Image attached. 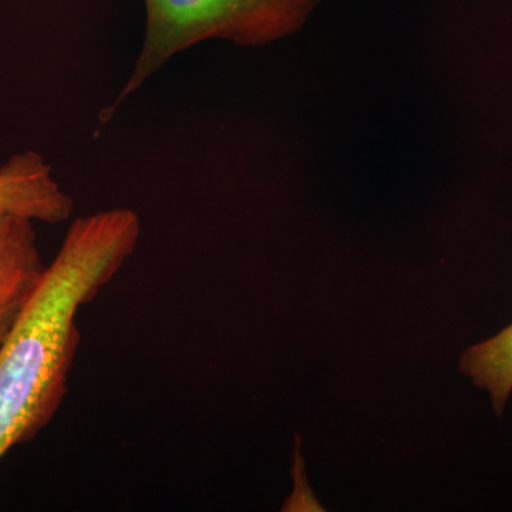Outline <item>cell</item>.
I'll return each mask as SVG.
<instances>
[{
	"label": "cell",
	"instance_id": "1",
	"mask_svg": "<svg viewBox=\"0 0 512 512\" xmlns=\"http://www.w3.org/2000/svg\"><path fill=\"white\" fill-rule=\"evenodd\" d=\"M141 221L128 208L77 218L0 348V460L35 440L62 406L80 330L93 302L137 249Z\"/></svg>",
	"mask_w": 512,
	"mask_h": 512
},
{
	"label": "cell",
	"instance_id": "2",
	"mask_svg": "<svg viewBox=\"0 0 512 512\" xmlns=\"http://www.w3.org/2000/svg\"><path fill=\"white\" fill-rule=\"evenodd\" d=\"M320 0H144L146 35L136 66L119 97L100 117L106 123L117 107L153 74L191 47L221 39L238 46L269 45L301 28Z\"/></svg>",
	"mask_w": 512,
	"mask_h": 512
},
{
	"label": "cell",
	"instance_id": "3",
	"mask_svg": "<svg viewBox=\"0 0 512 512\" xmlns=\"http://www.w3.org/2000/svg\"><path fill=\"white\" fill-rule=\"evenodd\" d=\"M73 210V198L53 178L52 165L36 151L15 154L0 167V215L56 225L70 220Z\"/></svg>",
	"mask_w": 512,
	"mask_h": 512
},
{
	"label": "cell",
	"instance_id": "4",
	"mask_svg": "<svg viewBox=\"0 0 512 512\" xmlns=\"http://www.w3.org/2000/svg\"><path fill=\"white\" fill-rule=\"evenodd\" d=\"M46 266L35 221L0 215V348L35 293Z\"/></svg>",
	"mask_w": 512,
	"mask_h": 512
},
{
	"label": "cell",
	"instance_id": "5",
	"mask_svg": "<svg viewBox=\"0 0 512 512\" xmlns=\"http://www.w3.org/2000/svg\"><path fill=\"white\" fill-rule=\"evenodd\" d=\"M460 370L490 393L495 413L500 416L512 393V323L494 338L466 350Z\"/></svg>",
	"mask_w": 512,
	"mask_h": 512
}]
</instances>
